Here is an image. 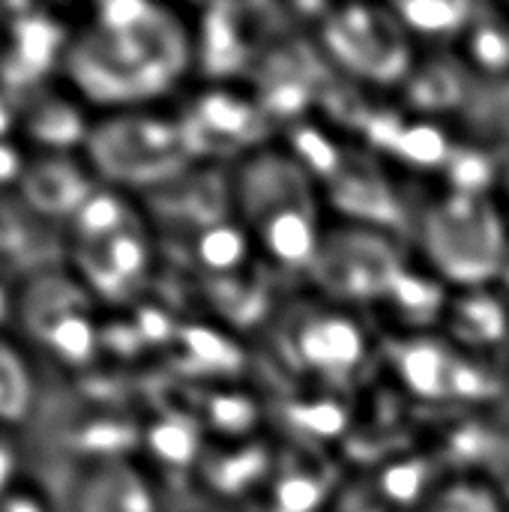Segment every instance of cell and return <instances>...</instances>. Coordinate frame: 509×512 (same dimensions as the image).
Segmentation results:
<instances>
[{
  "mask_svg": "<svg viewBox=\"0 0 509 512\" xmlns=\"http://www.w3.org/2000/svg\"><path fill=\"white\" fill-rule=\"evenodd\" d=\"M183 24L141 0H111L93 9L90 24L69 39L63 72L81 99L132 105L165 93L186 66Z\"/></svg>",
  "mask_w": 509,
  "mask_h": 512,
  "instance_id": "1",
  "label": "cell"
},
{
  "mask_svg": "<svg viewBox=\"0 0 509 512\" xmlns=\"http://www.w3.org/2000/svg\"><path fill=\"white\" fill-rule=\"evenodd\" d=\"M243 210L261 243L285 267H309L318 258L315 210L300 165L261 156L246 165L240 177Z\"/></svg>",
  "mask_w": 509,
  "mask_h": 512,
  "instance_id": "2",
  "label": "cell"
},
{
  "mask_svg": "<svg viewBox=\"0 0 509 512\" xmlns=\"http://www.w3.org/2000/svg\"><path fill=\"white\" fill-rule=\"evenodd\" d=\"M90 168L111 186H153L186 168L192 150L180 123L156 114H111L84 144Z\"/></svg>",
  "mask_w": 509,
  "mask_h": 512,
  "instance_id": "3",
  "label": "cell"
},
{
  "mask_svg": "<svg viewBox=\"0 0 509 512\" xmlns=\"http://www.w3.org/2000/svg\"><path fill=\"white\" fill-rule=\"evenodd\" d=\"M423 234L432 261L456 282L477 285L504 267L507 237L486 195H447L429 210Z\"/></svg>",
  "mask_w": 509,
  "mask_h": 512,
  "instance_id": "4",
  "label": "cell"
},
{
  "mask_svg": "<svg viewBox=\"0 0 509 512\" xmlns=\"http://www.w3.org/2000/svg\"><path fill=\"white\" fill-rule=\"evenodd\" d=\"M18 318L33 339L63 366H90L102 345V333L87 309V294L78 285L60 282L51 273L18 297Z\"/></svg>",
  "mask_w": 509,
  "mask_h": 512,
  "instance_id": "5",
  "label": "cell"
},
{
  "mask_svg": "<svg viewBox=\"0 0 509 512\" xmlns=\"http://www.w3.org/2000/svg\"><path fill=\"white\" fill-rule=\"evenodd\" d=\"M0 87L18 102L42 90L51 72H63L69 30L36 6H0Z\"/></svg>",
  "mask_w": 509,
  "mask_h": 512,
  "instance_id": "6",
  "label": "cell"
},
{
  "mask_svg": "<svg viewBox=\"0 0 509 512\" xmlns=\"http://www.w3.org/2000/svg\"><path fill=\"white\" fill-rule=\"evenodd\" d=\"M324 240L327 243L315 258V273L333 294L354 300H369L378 294L390 297L396 279L405 273L393 243L378 234L336 231Z\"/></svg>",
  "mask_w": 509,
  "mask_h": 512,
  "instance_id": "7",
  "label": "cell"
},
{
  "mask_svg": "<svg viewBox=\"0 0 509 512\" xmlns=\"http://www.w3.org/2000/svg\"><path fill=\"white\" fill-rule=\"evenodd\" d=\"M324 39L330 51L357 75L375 81H396L408 69V45L402 24L363 6L342 9L327 18Z\"/></svg>",
  "mask_w": 509,
  "mask_h": 512,
  "instance_id": "8",
  "label": "cell"
},
{
  "mask_svg": "<svg viewBox=\"0 0 509 512\" xmlns=\"http://www.w3.org/2000/svg\"><path fill=\"white\" fill-rule=\"evenodd\" d=\"M291 360L324 378H342L366 357L363 330L342 312H303L285 327Z\"/></svg>",
  "mask_w": 509,
  "mask_h": 512,
  "instance_id": "9",
  "label": "cell"
},
{
  "mask_svg": "<svg viewBox=\"0 0 509 512\" xmlns=\"http://www.w3.org/2000/svg\"><path fill=\"white\" fill-rule=\"evenodd\" d=\"M93 180L66 153H39L27 162V171L18 183V198L39 219H72L81 204L93 195Z\"/></svg>",
  "mask_w": 509,
  "mask_h": 512,
  "instance_id": "10",
  "label": "cell"
},
{
  "mask_svg": "<svg viewBox=\"0 0 509 512\" xmlns=\"http://www.w3.org/2000/svg\"><path fill=\"white\" fill-rule=\"evenodd\" d=\"M261 126V111L234 93H201L180 120L192 156L231 144H249L261 135Z\"/></svg>",
  "mask_w": 509,
  "mask_h": 512,
  "instance_id": "11",
  "label": "cell"
},
{
  "mask_svg": "<svg viewBox=\"0 0 509 512\" xmlns=\"http://www.w3.org/2000/svg\"><path fill=\"white\" fill-rule=\"evenodd\" d=\"M78 264L90 291L123 300L147 273V243L135 222L93 246L78 249Z\"/></svg>",
  "mask_w": 509,
  "mask_h": 512,
  "instance_id": "12",
  "label": "cell"
},
{
  "mask_svg": "<svg viewBox=\"0 0 509 512\" xmlns=\"http://www.w3.org/2000/svg\"><path fill=\"white\" fill-rule=\"evenodd\" d=\"M90 129L93 126L81 105L63 93L36 90L18 102V132L39 153H66L84 147Z\"/></svg>",
  "mask_w": 509,
  "mask_h": 512,
  "instance_id": "13",
  "label": "cell"
},
{
  "mask_svg": "<svg viewBox=\"0 0 509 512\" xmlns=\"http://www.w3.org/2000/svg\"><path fill=\"white\" fill-rule=\"evenodd\" d=\"M72 512H159L150 480L126 459L87 465L72 489Z\"/></svg>",
  "mask_w": 509,
  "mask_h": 512,
  "instance_id": "14",
  "label": "cell"
},
{
  "mask_svg": "<svg viewBox=\"0 0 509 512\" xmlns=\"http://www.w3.org/2000/svg\"><path fill=\"white\" fill-rule=\"evenodd\" d=\"M402 381L423 399H456L462 357L435 339H411L390 348Z\"/></svg>",
  "mask_w": 509,
  "mask_h": 512,
  "instance_id": "15",
  "label": "cell"
},
{
  "mask_svg": "<svg viewBox=\"0 0 509 512\" xmlns=\"http://www.w3.org/2000/svg\"><path fill=\"white\" fill-rule=\"evenodd\" d=\"M366 129L372 141L393 156L411 162V165H450L453 150L447 135L432 123H402L396 117H372L366 120Z\"/></svg>",
  "mask_w": 509,
  "mask_h": 512,
  "instance_id": "16",
  "label": "cell"
},
{
  "mask_svg": "<svg viewBox=\"0 0 509 512\" xmlns=\"http://www.w3.org/2000/svg\"><path fill=\"white\" fill-rule=\"evenodd\" d=\"M330 186H333V201L351 216L396 219V213H399V204L390 195L387 183L372 171L369 162H363L357 156H351V165H345V159H342V165L330 177Z\"/></svg>",
  "mask_w": 509,
  "mask_h": 512,
  "instance_id": "17",
  "label": "cell"
},
{
  "mask_svg": "<svg viewBox=\"0 0 509 512\" xmlns=\"http://www.w3.org/2000/svg\"><path fill=\"white\" fill-rule=\"evenodd\" d=\"M315 69L300 51L276 54L261 72V102L270 114L291 117L312 99Z\"/></svg>",
  "mask_w": 509,
  "mask_h": 512,
  "instance_id": "18",
  "label": "cell"
},
{
  "mask_svg": "<svg viewBox=\"0 0 509 512\" xmlns=\"http://www.w3.org/2000/svg\"><path fill=\"white\" fill-rule=\"evenodd\" d=\"M36 405V378L27 357L0 336V432L27 423Z\"/></svg>",
  "mask_w": 509,
  "mask_h": 512,
  "instance_id": "19",
  "label": "cell"
},
{
  "mask_svg": "<svg viewBox=\"0 0 509 512\" xmlns=\"http://www.w3.org/2000/svg\"><path fill=\"white\" fill-rule=\"evenodd\" d=\"M135 219L123 201V195H117L114 189H93V195L81 204V210L69 219L72 225V243L75 249L93 246L123 228H129Z\"/></svg>",
  "mask_w": 509,
  "mask_h": 512,
  "instance_id": "20",
  "label": "cell"
},
{
  "mask_svg": "<svg viewBox=\"0 0 509 512\" xmlns=\"http://www.w3.org/2000/svg\"><path fill=\"white\" fill-rule=\"evenodd\" d=\"M240 30H243V24L237 18V9H231V6H213L204 15L201 51H204V63L210 72L222 75L246 60L249 48H246Z\"/></svg>",
  "mask_w": 509,
  "mask_h": 512,
  "instance_id": "21",
  "label": "cell"
},
{
  "mask_svg": "<svg viewBox=\"0 0 509 512\" xmlns=\"http://www.w3.org/2000/svg\"><path fill=\"white\" fill-rule=\"evenodd\" d=\"M453 330L459 333V339L465 342H498L507 333V312L501 309V303L489 294H471L465 300L456 303L453 309Z\"/></svg>",
  "mask_w": 509,
  "mask_h": 512,
  "instance_id": "22",
  "label": "cell"
},
{
  "mask_svg": "<svg viewBox=\"0 0 509 512\" xmlns=\"http://www.w3.org/2000/svg\"><path fill=\"white\" fill-rule=\"evenodd\" d=\"M435 471L426 459H408V462H393L387 465L378 480H375V492L393 507V510H405V507H417L426 498V489L432 483Z\"/></svg>",
  "mask_w": 509,
  "mask_h": 512,
  "instance_id": "23",
  "label": "cell"
},
{
  "mask_svg": "<svg viewBox=\"0 0 509 512\" xmlns=\"http://www.w3.org/2000/svg\"><path fill=\"white\" fill-rule=\"evenodd\" d=\"M468 51L474 66H480L489 75L509 72V21L501 15L483 12L468 27Z\"/></svg>",
  "mask_w": 509,
  "mask_h": 512,
  "instance_id": "24",
  "label": "cell"
},
{
  "mask_svg": "<svg viewBox=\"0 0 509 512\" xmlns=\"http://www.w3.org/2000/svg\"><path fill=\"white\" fill-rule=\"evenodd\" d=\"M147 447L153 450V456L171 468H186L198 459V447H201V438L195 432V426L177 414L165 417V420H156L150 429H147Z\"/></svg>",
  "mask_w": 509,
  "mask_h": 512,
  "instance_id": "25",
  "label": "cell"
},
{
  "mask_svg": "<svg viewBox=\"0 0 509 512\" xmlns=\"http://www.w3.org/2000/svg\"><path fill=\"white\" fill-rule=\"evenodd\" d=\"M264 471H267V453L255 447L240 450V453H219L204 462L207 483L225 495H237L246 486L258 483Z\"/></svg>",
  "mask_w": 509,
  "mask_h": 512,
  "instance_id": "26",
  "label": "cell"
},
{
  "mask_svg": "<svg viewBox=\"0 0 509 512\" xmlns=\"http://www.w3.org/2000/svg\"><path fill=\"white\" fill-rule=\"evenodd\" d=\"M396 15L405 21V27L426 33V36H444L459 27H471L474 9L468 3H438V0H417L396 6Z\"/></svg>",
  "mask_w": 509,
  "mask_h": 512,
  "instance_id": "27",
  "label": "cell"
},
{
  "mask_svg": "<svg viewBox=\"0 0 509 512\" xmlns=\"http://www.w3.org/2000/svg\"><path fill=\"white\" fill-rule=\"evenodd\" d=\"M198 249V261L204 270L210 273H231L234 267L243 264L246 258V237L243 231H237L231 222H216V225H207L195 243Z\"/></svg>",
  "mask_w": 509,
  "mask_h": 512,
  "instance_id": "28",
  "label": "cell"
},
{
  "mask_svg": "<svg viewBox=\"0 0 509 512\" xmlns=\"http://www.w3.org/2000/svg\"><path fill=\"white\" fill-rule=\"evenodd\" d=\"M174 342L180 348H186L189 363H195L198 369L207 372H231L240 363V354L231 342H225L219 333H210L204 327H183Z\"/></svg>",
  "mask_w": 509,
  "mask_h": 512,
  "instance_id": "29",
  "label": "cell"
},
{
  "mask_svg": "<svg viewBox=\"0 0 509 512\" xmlns=\"http://www.w3.org/2000/svg\"><path fill=\"white\" fill-rule=\"evenodd\" d=\"M327 498V483L309 471H285L273 486V512H318Z\"/></svg>",
  "mask_w": 509,
  "mask_h": 512,
  "instance_id": "30",
  "label": "cell"
},
{
  "mask_svg": "<svg viewBox=\"0 0 509 512\" xmlns=\"http://www.w3.org/2000/svg\"><path fill=\"white\" fill-rule=\"evenodd\" d=\"M288 420H291V426H294L300 435H306V438H336V435H342L345 426H348L345 408L336 405V402H327V399L291 405V408H288Z\"/></svg>",
  "mask_w": 509,
  "mask_h": 512,
  "instance_id": "31",
  "label": "cell"
},
{
  "mask_svg": "<svg viewBox=\"0 0 509 512\" xmlns=\"http://www.w3.org/2000/svg\"><path fill=\"white\" fill-rule=\"evenodd\" d=\"M390 297L396 300V306L405 315H417V318H432L444 306V291L432 282H423L414 273H402L396 279Z\"/></svg>",
  "mask_w": 509,
  "mask_h": 512,
  "instance_id": "32",
  "label": "cell"
},
{
  "mask_svg": "<svg viewBox=\"0 0 509 512\" xmlns=\"http://www.w3.org/2000/svg\"><path fill=\"white\" fill-rule=\"evenodd\" d=\"M462 96V75L450 66H432L420 75L414 87V99L426 108L453 105Z\"/></svg>",
  "mask_w": 509,
  "mask_h": 512,
  "instance_id": "33",
  "label": "cell"
},
{
  "mask_svg": "<svg viewBox=\"0 0 509 512\" xmlns=\"http://www.w3.org/2000/svg\"><path fill=\"white\" fill-rule=\"evenodd\" d=\"M447 171L453 180V192L486 195V189L492 183V165L480 153H453Z\"/></svg>",
  "mask_w": 509,
  "mask_h": 512,
  "instance_id": "34",
  "label": "cell"
},
{
  "mask_svg": "<svg viewBox=\"0 0 509 512\" xmlns=\"http://www.w3.org/2000/svg\"><path fill=\"white\" fill-rule=\"evenodd\" d=\"M207 420L225 435H243L255 423V408L240 396H213L207 402Z\"/></svg>",
  "mask_w": 509,
  "mask_h": 512,
  "instance_id": "35",
  "label": "cell"
},
{
  "mask_svg": "<svg viewBox=\"0 0 509 512\" xmlns=\"http://www.w3.org/2000/svg\"><path fill=\"white\" fill-rule=\"evenodd\" d=\"M426 512H498V501L480 486L459 483V486H450L444 495H438L426 507Z\"/></svg>",
  "mask_w": 509,
  "mask_h": 512,
  "instance_id": "36",
  "label": "cell"
},
{
  "mask_svg": "<svg viewBox=\"0 0 509 512\" xmlns=\"http://www.w3.org/2000/svg\"><path fill=\"white\" fill-rule=\"evenodd\" d=\"M27 162L30 159L12 138H0V192H6L12 186L18 189V183L27 171Z\"/></svg>",
  "mask_w": 509,
  "mask_h": 512,
  "instance_id": "37",
  "label": "cell"
},
{
  "mask_svg": "<svg viewBox=\"0 0 509 512\" xmlns=\"http://www.w3.org/2000/svg\"><path fill=\"white\" fill-rule=\"evenodd\" d=\"M0 512H54L51 510V501L36 492L33 486H24L18 483L12 492H6L0 498Z\"/></svg>",
  "mask_w": 509,
  "mask_h": 512,
  "instance_id": "38",
  "label": "cell"
},
{
  "mask_svg": "<svg viewBox=\"0 0 509 512\" xmlns=\"http://www.w3.org/2000/svg\"><path fill=\"white\" fill-rule=\"evenodd\" d=\"M336 512H393V507H390L375 489L357 486V489H351V492L339 501Z\"/></svg>",
  "mask_w": 509,
  "mask_h": 512,
  "instance_id": "39",
  "label": "cell"
},
{
  "mask_svg": "<svg viewBox=\"0 0 509 512\" xmlns=\"http://www.w3.org/2000/svg\"><path fill=\"white\" fill-rule=\"evenodd\" d=\"M18 486V453L6 432H0V498Z\"/></svg>",
  "mask_w": 509,
  "mask_h": 512,
  "instance_id": "40",
  "label": "cell"
},
{
  "mask_svg": "<svg viewBox=\"0 0 509 512\" xmlns=\"http://www.w3.org/2000/svg\"><path fill=\"white\" fill-rule=\"evenodd\" d=\"M12 132H18V99L0 87V138H12Z\"/></svg>",
  "mask_w": 509,
  "mask_h": 512,
  "instance_id": "41",
  "label": "cell"
},
{
  "mask_svg": "<svg viewBox=\"0 0 509 512\" xmlns=\"http://www.w3.org/2000/svg\"><path fill=\"white\" fill-rule=\"evenodd\" d=\"M12 318H18V297L12 294V288H9L6 279L0 276V330H3Z\"/></svg>",
  "mask_w": 509,
  "mask_h": 512,
  "instance_id": "42",
  "label": "cell"
},
{
  "mask_svg": "<svg viewBox=\"0 0 509 512\" xmlns=\"http://www.w3.org/2000/svg\"><path fill=\"white\" fill-rule=\"evenodd\" d=\"M501 276L509 282V249H507V258H504V267H501Z\"/></svg>",
  "mask_w": 509,
  "mask_h": 512,
  "instance_id": "43",
  "label": "cell"
},
{
  "mask_svg": "<svg viewBox=\"0 0 509 512\" xmlns=\"http://www.w3.org/2000/svg\"><path fill=\"white\" fill-rule=\"evenodd\" d=\"M0 252H3V228H0Z\"/></svg>",
  "mask_w": 509,
  "mask_h": 512,
  "instance_id": "44",
  "label": "cell"
},
{
  "mask_svg": "<svg viewBox=\"0 0 509 512\" xmlns=\"http://www.w3.org/2000/svg\"><path fill=\"white\" fill-rule=\"evenodd\" d=\"M507 195H509V174H507Z\"/></svg>",
  "mask_w": 509,
  "mask_h": 512,
  "instance_id": "45",
  "label": "cell"
},
{
  "mask_svg": "<svg viewBox=\"0 0 509 512\" xmlns=\"http://www.w3.org/2000/svg\"><path fill=\"white\" fill-rule=\"evenodd\" d=\"M201 512H219V510H201Z\"/></svg>",
  "mask_w": 509,
  "mask_h": 512,
  "instance_id": "46",
  "label": "cell"
},
{
  "mask_svg": "<svg viewBox=\"0 0 509 512\" xmlns=\"http://www.w3.org/2000/svg\"><path fill=\"white\" fill-rule=\"evenodd\" d=\"M507 492H509V483H507Z\"/></svg>",
  "mask_w": 509,
  "mask_h": 512,
  "instance_id": "47",
  "label": "cell"
}]
</instances>
